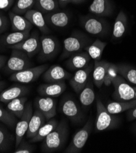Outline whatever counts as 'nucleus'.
<instances>
[{"label":"nucleus","instance_id":"obj_42","mask_svg":"<svg viewBox=\"0 0 136 153\" xmlns=\"http://www.w3.org/2000/svg\"><path fill=\"white\" fill-rule=\"evenodd\" d=\"M8 60V57L4 55H0V71L2 68L6 65ZM1 76V74H0Z\"/></svg>","mask_w":136,"mask_h":153},{"label":"nucleus","instance_id":"obj_24","mask_svg":"<svg viewBox=\"0 0 136 153\" xmlns=\"http://www.w3.org/2000/svg\"><path fill=\"white\" fill-rule=\"evenodd\" d=\"M45 120L46 118L44 115L39 111L35 109L30 119L28 130L26 133L27 138L31 139L36 135L41 127L45 123Z\"/></svg>","mask_w":136,"mask_h":153},{"label":"nucleus","instance_id":"obj_33","mask_svg":"<svg viewBox=\"0 0 136 153\" xmlns=\"http://www.w3.org/2000/svg\"><path fill=\"white\" fill-rule=\"evenodd\" d=\"M35 6L43 13H47L57 10L59 6L56 0H35Z\"/></svg>","mask_w":136,"mask_h":153},{"label":"nucleus","instance_id":"obj_34","mask_svg":"<svg viewBox=\"0 0 136 153\" xmlns=\"http://www.w3.org/2000/svg\"><path fill=\"white\" fill-rule=\"evenodd\" d=\"M35 6V0H17L14 3L12 11L19 15H25V13L32 9Z\"/></svg>","mask_w":136,"mask_h":153},{"label":"nucleus","instance_id":"obj_4","mask_svg":"<svg viewBox=\"0 0 136 153\" xmlns=\"http://www.w3.org/2000/svg\"><path fill=\"white\" fill-rule=\"evenodd\" d=\"M112 84L114 87L113 98L118 101H128L136 98V88L131 86L119 74L112 79Z\"/></svg>","mask_w":136,"mask_h":153},{"label":"nucleus","instance_id":"obj_21","mask_svg":"<svg viewBox=\"0 0 136 153\" xmlns=\"http://www.w3.org/2000/svg\"><path fill=\"white\" fill-rule=\"evenodd\" d=\"M29 92V89L24 85H14L2 91L0 94V101L7 104L9 101L24 97Z\"/></svg>","mask_w":136,"mask_h":153},{"label":"nucleus","instance_id":"obj_38","mask_svg":"<svg viewBox=\"0 0 136 153\" xmlns=\"http://www.w3.org/2000/svg\"><path fill=\"white\" fill-rule=\"evenodd\" d=\"M14 151L15 153H32L34 151V146L26 141L22 140L19 145Z\"/></svg>","mask_w":136,"mask_h":153},{"label":"nucleus","instance_id":"obj_10","mask_svg":"<svg viewBox=\"0 0 136 153\" xmlns=\"http://www.w3.org/2000/svg\"><path fill=\"white\" fill-rule=\"evenodd\" d=\"M60 109L73 123H79L83 119V115L80 106L72 98L69 97L63 98L61 102Z\"/></svg>","mask_w":136,"mask_h":153},{"label":"nucleus","instance_id":"obj_36","mask_svg":"<svg viewBox=\"0 0 136 153\" xmlns=\"http://www.w3.org/2000/svg\"><path fill=\"white\" fill-rule=\"evenodd\" d=\"M11 145V137L5 129L0 128V152L8 151Z\"/></svg>","mask_w":136,"mask_h":153},{"label":"nucleus","instance_id":"obj_26","mask_svg":"<svg viewBox=\"0 0 136 153\" xmlns=\"http://www.w3.org/2000/svg\"><path fill=\"white\" fill-rule=\"evenodd\" d=\"M127 25L126 15L123 10H120L114 22L112 33L113 39H118L122 37L126 32Z\"/></svg>","mask_w":136,"mask_h":153},{"label":"nucleus","instance_id":"obj_41","mask_svg":"<svg viewBox=\"0 0 136 153\" xmlns=\"http://www.w3.org/2000/svg\"><path fill=\"white\" fill-rule=\"evenodd\" d=\"M127 116L129 120H133L134 119H136V105L133 108H131L129 110H128Z\"/></svg>","mask_w":136,"mask_h":153},{"label":"nucleus","instance_id":"obj_12","mask_svg":"<svg viewBox=\"0 0 136 153\" xmlns=\"http://www.w3.org/2000/svg\"><path fill=\"white\" fill-rule=\"evenodd\" d=\"M33 106L31 102H27L24 113L20 120L16 125L15 130V146L17 148L22 140L23 139L24 135L26 134L30 119L33 115Z\"/></svg>","mask_w":136,"mask_h":153},{"label":"nucleus","instance_id":"obj_43","mask_svg":"<svg viewBox=\"0 0 136 153\" xmlns=\"http://www.w3.org/2000/svg\"><path fill=\"white\" fill-rule=\"evenodd\" d=\"M59 6H65L68 4L72 3V0H56Z\"/></svg>","mask_w":136,"mask_h":153},{"label":"nucleus","instance_id":"obj_22","mask_svg":"<svg viewBox=\"0 0 136 153\" xmlns=\"http://www.w3.org/2000/svg\"><path fill=\"white\" fill-rule=\"evenodd\" d=\"M9 17L12 31L30 32L33 27V25L22 15L11 11L9 13Z\"/></svg>","mask_w":136,"mask_h":153},{"label":"nucleus","instance_id":"obj_13","mask_svg":"<svg viewBox=\"0 0 136 153\" xmlns=\"http://www.w3.org/2000/svg\"><path fill=\"white\" fill-rule=\"evenodd\" d=\"M56 105L55 100L49 97H37L34 102L35 109L41 112L47 120H50L56 115Z\"/></svg>","mask_w":136,"mask_h":153},{"label":"nucleus","instance_id":"obj_18","mask_svg":"<svg viewBox=\"0 0 136 153\" xmlns=\"http://www.w3.org/2000/svg\"><path fill=\"white\" fill-rule=\"evenodd\" d=\"M24 16L33 26L38 27L43 34H47L50 33V29L45 20L44 15L41 11L32 9L27 11Z\"/></svg>","mask_w":136,"mask_h":153},{"label":"nucleus","instance_id":"obj_25","mask_svg":"<svg viewBox=\"0 0 136 153\" xmlns=\"http://www.w3.org/2000/svg\"><path fill=\"white\" fill-rule=\"evenodd\" d=\"M136 105V100L130 101H110L105 105L107 111L112 114H118L128 111Z\"/></svg>","mask_w":136,"mask_h":153},{"label":"nucleus","instance_id":"obj_35","mask_svg":"<svg viewBox=\"0 0 136 153\" xmlns=\"http://www.w3.org/2000/svg\"><path fill=\"white\" fill-rule=\"evenodd\" d=\"M0 121L12 128L16 124V118L10 112L0 107Z\"/></svg>","mask_w":136,"mask_h":153},{"label":"nucleus","instance_id":"obj_29","mask_svg":"<svg viewBox=\"0 0 136 153\" xmlns=\"http://www.w3.org/2000/svg\"><path fill=\"white\" fill-rule=\"evenodd\" d=\"M30 36V32L13 31L3 36L1 39V43L3 46L9 48L11 46L18 44Z\"/></svg>","mask_w":136,"mask_h":153},{"label":"nucleus","instance_id":"obj_3","mask_svg":"<svg viewBox=\"0 0 136 153\" xmlns=\"http://www.w3.org/2000/svg\"><path fill=\"white\" fill-rule=\"evenodd\" d=\"M96 110L95 132L113 129L118 126L119 123L118 118L107 111L99 98L96 101Z\"/></svg>","mask_w":136,"mask_h":153},{"label":"nucleus","instance_id":"obj_5","mask_svg":"<svg viewBox=\"0 0 136 153\" xmlns=\"http://www.w3.org/2000/svg\"><path fill=\"white\" fill-rule=\"evenodd\" d=\"M93 122L92 118H89L85 125L79 130L74 136L69 145L68 147L65 150V153H79L83 148L88 137L92 132Z\"/></svg>","mask_w":136,"mask_h":153},{"label":"nucleus","instance_id":"obj_32","mask_svg":"<svg viewBox=\"0 0 136 153\" xmlns=\"http://www.w3.org/2000/svg\"><path fill=\"white\" fill-rule=\"evenodd\" d=\"M116 65L118 74L131 84L136 85V69L126 64H119Z\"/></svg>","mask_w":136,"mask_h":153},{"label":"nucleus","instance_id":"obj_28","mask_svg":"<svg viewBox=\"0 0 136 153\" xmlns=\"http://www.w3.org/2000/svg\"><path fill=\"white\" fill-rule=\"evenodd\" d=\"M27 100L25 97L14 99L7 103V109L15 117L20 118L25 110Z\"/></svg>","mask_w":136,"mask_h":153},{"label":"nucleus","instance_id":"obj_15","mask_svg":"<svg viewBox=\"0 0 136 153\" xmlns=\"http://www.w3.org/2000/svg\"><path fill=\"white\" fill-rule=\"evenodd\" d=\"M44 18L48 25L59 29L66 27L71 20V16L68 12L58 10L45 13Z\"/></svg>","mask_w":136,"mask_h":153},{"label":"nucleus","instance_id":"obj_2","mask_svg":"<svg viewBox=\"0 0 136 153\" xmlns=\"http://www.w3.org/2000/svg\"><path fill=\"white\" fill-rule=\"evenodd\" d=\"M91 39L80 32H75L66 38L63 42V53L60 59H64L71 55L80 52L90 44Z\"/></svg>","mask_w":136,"mask_h":153},{"label":"nucleus","instance_id":"obj_45","mask_svg":"<svg viewBox=\"0 0 136 153\" xmlns=\"http://www.w3.org/2000/svg\"><path fill=\"white\" fill-rule=\"evenodd\" d=\"M5 85H6V83L5 82L0 81V91L3 89V88L5 87Z\"/></svg>","mask_w":136,"mask_h":153},{"label":"nucleus","instance_id":"obj_8","mask_svg":"<svg viewBox=\"0 0 136 153\" xmlns=\"http://www.w3.org/2000/svg\"><path fill=\"white\" fill-rule=\"evenodd\" d=\"M47 64L34 67H29L20 71L13 73L10 76V80L22 84H28L36 81L48 68Z\"/></svg>","mask_w":136,"mask_h":153},{"label":"nucleus","instance_id":"obj_20","mask_svg":"<svg viewBox=\"0 0 136 153\" xmlns=\"http://www.w3.org/2000/svg\"><path fill=\"white\" fill-rule=\"evenodd\" d=\"M88 10L96 16L109 17L112 13L113 9L110 0H93Z\"/></svg>","mask_w":136,"mask_h":153},{"label":"nucleus","instance_id":"obj_16","mask_svg":"<svg viewBox=\"0 0 136 153\" xmlns=\"http://www.w3.org/2000/svg\"><path fill=\"white\" fill-rule=\"evenodd\" d=\"M71 78V74L58 65H52L42 74V79L47 82L62 81Z\"/></svg>","mask_w":136,"mask_h":153},{"label":"nucleus","instance_id":"obj_19","mask_svg":"<svg viewBox=\"0 0 136 153\" xmlns=\"http://www.w3.org/2000/svg\"><path fill=\"white\" fill-rule=\"evenodd\" d=\"M91 57L86 51H80L71 55L65 64L68 69L72 71H77L86 67Z\"/></svg>","mask_w":136,"mask_h":153},{"label":"nucleus","instance_id":"obj_23","mask_svg":"<svg viewBox=\"0 0 136 153\" xmlns=\"http://www.w3.org/2000/svg\"><path fill=\"white\" fill-rule=\"evenodd\" d=\"M110 63L105 60L95 61L93 71V81L95 85L100 88L104 84L105 76Z\"/></svg>","mask_w":136,"mask_h":153},{"label":"nucleus","instance_id":"obj_6","mask_svg":"<svg viewBox=\"0 0 136 153\" xmlns=\"http://www.w3.org/2000/svg\"><path fill=\"white\" fill-rule=\"evenodd\" d=\"M82 26L86 31L93 36H102L108 31V25L104 19L96 15H86L80 19Z\"/></svg>","mask_w":136,"mask_h":153},{"label":"nucleus","instance_id":"obj_27","mask_svg":"<svg viewBox=\"0 0 136 153\" xmlns=\"http://www.w3.org/2000/svg\"><path fill=\"white\" fill-rule=\"evenodd\" d=\"M95 99V94L93 85L91 79H89L79 94L80 102L84 108L87 109L92 104Z\"/></svg>","mask_w":136,"mask_h":153},{"label":"nucleus","instance_id":"obj_31","mask_svg":"<svg viewBox=\"0 0 136 153\" xmlns=\"http://www.w3.org/2000/svg\"><path fill=\"white\" fill-rule=\"evenodd\" d=\"M58 122L53 118L48 120L47 123H45L39 129L36 135L30 139L29 142L34 143L42 141L58 125Z\"/></svg>","mask_w":136,"mask_h":153},{"label":"nucleus","instance_id":"obj_9","mask_svg":"<svg viewBox=\"0 0 136 153\" xmlns=\"http://www.w3.org/2000/svg\"><path fill=\"white\" fill-rule=\"evenodd\" d=\"M59 50V43L57 39L52 36L43 35L41 37V49L38 59L45 62L55 57Z\"/></svg>","mask_w":136,"mask_h":153},{"label":"nucleus","instance_id":"obj_30","mask_svg":"<svg viewBox=\"0 0 136 153\" xmlns=\"http://www.w3.org/2000/svg\"><path fill=\"white\" fill-rule=\"evenodd\" d=\"M106 45V42H102L99 39H96L93 43L88 45L85 50L89 54L91 59H93L95 61H99L101 59Z\"/></svg>","mask_w":136,"mask_h":153},{"label":"nucleus","instance_id":"obj_14","mask_svg":"<svg viewBox=\"0 0 136 153\" xmlns=\"http://www.w3.org/2000/svg\"><path fill=\"white\" fill-rule=\"evenodd\" d=\"M93 66L92 64L88 65L86 67L77 70L72 76L69 80V84L75 93L79 94L85 87L88 81L89 74L93 70Z\"/></svg>","mask_w":136,"mask_h":153},{"label":"nucleus","instance_id":"obj_17","mask_svg":"<svg viewBox=\"0 0 136 153\" xmlns=\"http://www.w3.org/2000/svg\"><path fill=\"white\" fill-rule=\"evenodd\" d=\"M66 88V85L64 81L47 82L38 87V92L41 97H58L63 94Z\"/></svg>","mask_w":136,"mask_h":153},{"label":"nucleus","instance_id":"obj_37","mask_svg":"<svg viewBox=\"0 0 136 153\" xmlns=\"http://www.w3.org/2000/svg\"><path fill=\"white\" fill-rule=\"evenodd\" d=\"M117 74H118V72H117L116 65L115 64L110 63L108 68L106 75L105 76L104 84L106 86L110 85L112 84V79Z\"/></svg>","mask_w":136,"mask_h":153},{"label":"nucleus","instance_id":"obj_1","mask_svg":"<svg viewBox=\"0 0 136 153\" xmlns=\"http://www.w3.org/2000/svg\"><path fill=\"white\" fill-rule=\"evenodd\" d=\"M69 134L68 125L65 120L60 121L56 127L43 140L41 150L43 152H53L61 149Z\"/></svg>","mask_w":136,"mask_h":153},{"label":"nucleus","instance_id":"obj_40","mask_svg":"<svg viewBox=\"0 0 136 153\" xmlns=\"http://www.w3.org/2000/svg\"><path fill=\"white\" fill-rule=\"evenodd\" d=\"M15 0H0V10L6 11L14 6Z\"/></svg>","mask_w":136,"mask_h":153},{"label":"nucleus","instance_id":"obj_11","mask_svg":"<svg viewBox=\"0 0 136 153\" xmlns=\"http://www.w3.org/2000/svg\"><path fill=\"white\" fill-rule=\"evenodd\" d=\"M8 48L20 50L26 54L29 57H32L39 53L41 49V37H39L36 32L33 33L23 42L11 46Z\"/></svg>","mask_w":136,"mask_h":153},{"label":"nucleus","instance_id":"obj_7","mask_svg":"<svg viewBox=\"0 0 136 153\" xmlns=\"http://www.w3.org/2000/svg\"><path fill=\"white\" fill-rule=\"evenodd\" d=\"M5 65L6 72L13 73L32 67L33 63L30 57L23 51L12 50L11 56L8 59Z\"/></svg>","mask_w":136,"mask_h":153},{"label":"nucleus","instance_id":"obj_44","mask_svg":"<svg viewBox=\"0 0 136 153\" xmlns=\"http://www.w3.org/2000/svg\"><path fill=\"white\" fill-rule=\"evenodd\" d=\"M85 0H72V3L74 4H80L84 2Z\"/></svg>","mask_w":136,"mask_h":153},{"label":"nucleus","instance_id":"obj_39","mask_svg":"<svg viewBox=\"0 0 136 153\" xmlns=\"http://www.w3.org/2000/svg\"><path fill=\"white\" fill-rule=\"evenodd\" d=\"M9 26V21L6 15L0 10V35L5 33Z\"/></svg>","mask_w":136,"mask_h":153}]
</instances>
